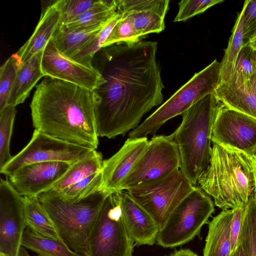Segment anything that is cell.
I'll return each mask as SVG.
<instances>
[{"instance_id":"6da1fadb","label":"cell","mask_w":256,"mask_h":256,"mask_svg":"<svg viewBox=\"0 0 256 256\" xmlns=\"http://www.w3.org/2000/svg\"><path fill=\"white\" fill-rule=\"evenodd\" d=\"M158 42L115 44L102 48L100 69L104 82L96 90L98 136H124L164 100V88L156 60Z\"/></svg>"},{"instance_id":"7a4b0ae2","label":"cell","mask_w":256,"mask_h":256,"mask_svg":"<svg viewBox=\"0 0 256 256\" xmlns=\"http://www.w3.org/2000/svg\"><path fill=\"white\" fill-rule=\"evenodd\" d=\"M96 90L45 76L30 104L35 129L66 142L96 150Z\"/></svg>"},{"instance_id":"3957f363","label":"cell","mask_w":256,"mask_h":256,"mask_svg":"<svg viewBox=\"0 0 256 256\" xmlns=\"http://www.w3.org/2000/svg\"><path fill=\"white\" fill-rule=\"evenodd\" d=\"M209 164L198 184L222 210L244 208L254 194V182L247 154L212 143Z\"/></svg>"},{"instance_id":"277c9868","label":"cell","mask_w":256,"mask_h":256,"mask_svg":"<svg viewBox=\"0 0 256 256\" xmlns=\"http://www.w3.org/2000/svg\"><path fill=\"white\" fill-rule=\"evenodd\" d=\"M224 105L214 94L206 95L182 114L180 124L171 134L180 155V170L193 186L209 164L212 128Z\"/></svg>"},{"instance_id":"5b68a950","label":"cell","mask_w":256,"mask_h":256,"mask_svg":"<svg viewBox=\"0 0 256 256\" xmlns=\"http://www.w3.org/2000/svg\"><path fill=\"white\" fill-rule=\"evenodd\" d=\"M110 194L100 188L78 200L68 201L48 190L38 198L60 238L73 251L87 256L90 236L104 202Z\"/></svg>"},{"instance_id":"8992f818","label":"cell","mask_w":256,"mask_h":256,"mask_svg":"<svg viewBox=\"0 0 256 256\" xmlns=\"http://www.w3.org/2000/svg\"><path fill=\"white\" fill-rule=\"evenodd\" d=\"M220 62L216 59L193 76L169 99L129 133V137H146L154 134L166 122L182 114L194 103L210 94L220 84Z\"/></svg>"},{"instance_id":"52a82bcc","label":"cell","mask_w":256,"mask_h":256,"mask_svg":"<svg viewBox=\"0 0 256 256\" xmlns=\"http://www.w3.org/2000/svg\"><path fill=\"white\" fill-rule=\"evenodd\" d=\"M214 212V204L200 187L192 190L172 212L158 232L156 242L163 248L182 245L199 234Z\"/></svg>"},{"instance_id":"ba28073f","label":"cell","mask_w":256,"mask_h":256,"mask_svg":"<svg viewBox=\"0 0 256 256\" xmlns=\"http://www.w3.org/2000/svg\"><path fill=\"white\" fill-rule=\"evenodd\" d=\"M134 242L123 220L118 192L112 193L90 236L87 256H132Z\"/></svg>"},{"instance_id":"9c48e42d","label":"cell","mask_w":256,"mask_h":256,"mask_svg":"<svg viewBox=\"0 0 256 256\" xmlns=\"http://www.w3.org/2000/svg\"><path fill=\"white\" fill-rule=\"evenodd\" d=\"M180 166V153L172 136H154L122 184L120 192L161 181Z\"/></svg>"},{"instance_id":"30bf717a","label":"cell","mask_w":256,"mask_h":256,"mask_svg":"<svg viewBox=\"0 0 256 256\" xmlns=\"http://www.w3.org/2000/svg\"><path fill=\"white\" fill-rule=\"evenodd\" d=\"M194 187L178 170L161 181L127 191L150 214L160 230Z\"/></svg>"},{"instance_id":"8fae6325","label":"cell","mask_w":256,"mask_h":256,"mask_svg":"<svg viewBox=\"0 0 256 256\" xmlns=\"http://www.w3.org/2000/svg\"><path fill=\"white\" fill-rule=\"evenodd\" d=\"M92 150L35 129L28 144L0 168V172L9 178L22 166L32 163L62 162L72 164Z\"/></svg>"},{"instance_id":"7c38bea8","label":"cell","mask_w":256,"mask_h":256,"mask_svg":"<svg viewBox=\"0 0 256 256\" xmlns=\"http://www.w3.org/2000/svg\"><path fill=\"white\" fill-rule=\"evenodd\" d=\"M22 196L9 180H0V254L19 256L25 229Z\"/></svg>"},{"instance_id":"4fadbf2b","label":"cell","mask_w":256,"mask_h":256,"mask_svg":"<svg viewBox=\"0 0 256 256\" xmlns=\"http://www.w3.org/2000/svg\"><path fill=\"white\" fill-rule=\"evenodd\" d=\"M41 68L44 76L96 90L104 82L99 70L78 62L62 52L52 38L42 54Z\"/></svg>"},{"instance_id":"5bb4252c","label":"cell","mask_w":256,"mask_h":256,"mask_svg":"<svg viewBox=\"0 0 256 256\" xmlns=\"http://www.w3.org/2000/svg\"><path fill=\"white\" fill-rule=\"evenodd\" d=\"M212 142L250 154L256 146V118L224 105L214 122Z\"/></svg>"},{"instance_id":"9a60e30c","label":"cell","mask_w":256,"mask_h":256,"mask_svg":"<svg viewBox=\"0 0 256 256\" xmlns=\"http://www.w3.org/2000/svg\"><path fill=\"white\" fill-rule=\"evenodd\" d=\"M70 165L62 162L26 164L9 177V180L21 196L38 197L48 190L62 176Z\"/></svg>"},{"instance_id":"2e32d148","label":"cell","mask_w":256,"mask_h":256,"mask_svg":"<svg viewBox=\"0 0 256 256\" xmlns=\"http://www.w3.org/2000/svg\"><path fill=\"white\" fill-rule=\"evenodd\" d=\"M148 142L147 137L129 138L117 152L104 160L100 188L110 193L120 192L122 184L144 152Z\"/></svg>"},{"instance_id":"e0dca14e","label":"cell","mask_w":256,"mask_h":256,"mask_svg":"<svg viewBox=\"0 0 256 256\" xmlns=\"http://www.w3.org/2000/svg\"><path fill=\"white\" fill-rule=\"evenodd\" d=\"M116 2L118 12L131 18L140 38L164 30L169 0H116Z\"/></svg>"},{"instance_id":"ac0fdd59","label":"cell","mask_w":256,"mask_h":256,"mask_svg":"<svg viewBox=\"0 0 256 256\" xmlns=\"http://www.w3.org/2000/svg\"><path fill=\"white\" fill-rule=\"evenodd\" d=\"M118 194L123 220L134 242L138 246L152 245L160 230L154 219L128 192Z\"/></svg>"},{"instance_id":"d6986e66","label":"cell","mask_w":256,"mask_h":256,"mask_svg":"<svg viewBox=\"0 0 256 256\" xmlns=\"http://www.w3.org/2000/svg\"><path fill=\"white\" fill-rule=\"evenodd\" d=\"M58 0L52 1L42 12L40 20L30 37L15 54L22 66L34 54L43 50L60 26L61 12Z\"/></svg>"},{"instance_id":"ffe728a7","label":"cell","mask_w":256,"mask_h":256,"mask_svg":"<svg viewBox=\"0 0 256 256\" xmlns=\"http://www.w3.org/2000/svg\"><path fill=\"white\" fill-rule=\"evenodd\" d=\"M232 209L222 210L208 223L203 256H230Z\"/></svg>"},{"instance_id":"44dd1931","label":"cell","mask_w":256,"mask_h":256,"mask_svg":"<svg viewBox=\"0 0 256 256\" xmlns=\"http://www.w3.org/2000/svg\"><path fill=\"white\" fill-rule=\"evenodd\" d=\"M44 50L34 54L18 70L7 106L16 107L23 103L38 82L44 76L41 68Z\"/></svg>"},{"instance_id":"7402d4cb","label":"cell","mask_w":256,"mask_h":256,"mask_svg":"<svg viewBox=\"0 0 256 256\" xmlns=\"http://www.w3.org/2000/svg\"><path fill=\"white\" fill-rule=\"evenodd\" d=\"M103 162L102 153L96 150H92L83 158L71 164L62 176L48 190L59 192L102 170Z\"/></svg>"},{"instance_id":"603a6c76","label":"cell","mask_w":256,"mask_h":256,"mask_svg":"<svg viewBox=\"0 0 256 256\" xmlns=\"http://www.w3.org/2000/svg\"><path fill=\"white\" fill-rule=\"evenodd\" d=\"M26 228L39 236L60 239L56 228L37 196H22Z\"/></svg>"},{"instance_id":"cb8c5ba5","label":"cell","mask_w":256,"mask_h":256,"mask_svg":"<svg viewBox=\"0 0 256 256\" xmlns=\"http://www.w3.org/2000/svg\"><path fill=\"white\" fill-rule=\"evenodd\" d=\"M66 29L59 26L52 38L58 49L71 58L106 26Z\"/></svg>"},{"instance_id":"d4e9b609","label":"cell","mask_w":256,"mask_h":256,"mask_svg":"<svg viewBox=\"0 0 256 256\" xmlns=\"http://www.w3.org/2000/svg\"><path fill=\"white\" fill-rule=\"evenodd\" d=\"M214 94L226 106L256 118V94L246 85L233 88L219 85Z\"/></svg>"},{"instance_id":"484cf974","label":"cell","mask_w":256,"mask_h":256,"mask_svg":"<svg viewBox=\"0 0 256 256\" xmlns=\"http://www.w3.org/2000/svg\"><path fill=\"white\" fill-rule=\"evenodd\" d=\"M22 245L38 256H85L72 250L61 239L38 236L27 228Z\"/></svg>"},{"instance_id":"4316f807","label":"cell","mask_w":256,"mask_h":256,"mask_svg":"<svg viewBox=\"0 0 256 256\" xmlns=\"http://www.w3.org/2000/svg\"><path fill=\"white\" fill-rule=\"evenodd\" d=\"M117 13L116 0H99L92 8L72 21L60 26L71 30L94 26H104Z\"/></svg>"},{"instance_id":"83f0119b","label":"cell","mask_w":256,"mask_h":256,"mask_svg":"<svg viewBox=\"0 0 256 256\" xmlns=\"http://www.w3.org/2000/svg\"><path fill=\"white\" fill-rule=\"evenodd\" d=\"M243 36L242 13H238L232 30L228 46L220 62V84L226 83L233 72L238 55L244 45ZM219 84V85H220Z\"/></svg>"},{"instance_id":"f1b7e54d","label":"cell","mask_w":256,"mask_h":256,"mask_svg":"<svg viewBox=\"0 0 256 256\" xmlns=\"http://www.w3.org/2000/svg\"><path fill=\"white\" fill-rule=\"evenodd\" d=\"M256 71V58L253 48L248 43L242 48L228 81L220 85L236 88L246 84ZM219 86V85H218Z\"/></svg>"},{"instance_id":"f546056e","label":"cell","mask_w":256,"mask_h":256,"mask_svg":"<svg viewBox=\"0 0 256 256\" xmlns=\"http://www.w3.org/2000/svg\"><path fill=\"white\" fill-rule=\"evenodd\" d=\"M121 18L122 14L118 11L115 16L71 58L84 65L94 66L92 62L94 55L102 48L104 42Z\"/></svg>"},{"instance_id":"4dcf8cb0","label":"cell","mask_w":256,"mask_h":256,"mask_svg":"<svg viewBox=\"0 0 256 256\" xmlns=\"http://www.w3.org/2000/svg\"><path fill=\"white\" fill-rule=\"evenodd\" d=\"M238 242L246 256H256V202L254 194L246 208Z\"/></svg>"},{"instance_id":"1f68e13d","label":"cell","mask_w":256,"mask_h":256,"mask_svg":"<svg viewBox=\"0 0 256 256\" xmlns=\"http://www.w3.org/2000/svg\"><path fill=\"white\" fill-rule=\"evenodd\" d=\"M16 110L6 106L0 111V168L11 159L10 146Z\"/></svg>"},{"instance_id":"d6a6232c","label":"cell","mask_w":256,"mask_h":256,"mask_svg":"<svg viewBox=\"0 0 256 256\" xmlns=\"http://www.w3.org/2000/svg\"><path fill=\"white\" fill-rule=\"evenodd\" d=\"M102 180V173L100 170L59 192H54L64 200L77 201L100 189Z\"/></svg>"},{"instance_id":"836d02e7","label":"cell","mask_w":256,"mask_h":256,"mask_svg":"<svg viewBox=\"0 0 256 256\" xmlns=\"http://www.w3.org/2000/svg\"><path fill=\"white\" fill-rule=\"evenodd\" d=\"M22 64L13 54L0 68V111L6 106L10 93L15 82L17 73Z\"/></svg>"},{"instance_id":"e575fe53","label":"cell","mask_w":256,"mask_h":256,"mask_svg":"<svg viewBox=\"0 0 256 256\" xmlns=\"http://www.w3.org/2000/svg\"><path fill=\"white\" fill-rule=\"evenodd\" d=\"M140 39L131 18L122 14L121 18L114 28L102 48L118 43L132 44L140 41Z\"/></svg>"},{"instance_id":"d590c367","label":"cell","mask_w":256,"mask_h":256,"mask_svg":"<svg viewBox=\"0 0 256 256\" xmlns=\"http://www.w3.org/2000/svg\"><path fill=\"white\" fill-rule=\"evenodd\" d=\"M99 0H58L61 12L60 26L64 25L94 7Z\"/></svg>"},{"instance_id":"8d00e7d4","label":"cell","mask_w":256,"mask_h":256,"mask_svg":"<svg viewBox=\"0 0 256 256\" xmlns=\"http://www.w3.org/2000/svg\"><path fill=\"white\" fill-rule=\"evenodd\" d=\"M224 0H182L178 4L179 10L174 21L184 22L190 18L204 12L210 7L221 2Z\"/></svg>"},{"instance_id":"74e56055","label":"cell","mask_w":256,"mask_h":256,"mask_svg":"<svg viewBox=\"0 0 256 256\" xmlns=\"http://www.w3.org/2000/svg\"><path fill=\"white\" fill-rule=\"evenodd\" d=\"M244 44L256 36V0H246L242 10Z\"/></svg>"},{"instance_id":"f35d334b","label":"cell","mask_w":256,"mask_h":256,"mask_svg":"<svg viewBox=\"0 0 256 256\" xmlns=\"http://www.w3.org/2000/svg\"><path fill=\"white\" fill-rule=\"evenodd\" d=\"M246 208H240L232 209L233 214L230 225V238L232 253L239 244V236L241 231Z\"/></svg>"},{"instance_id":"ab89813d","label":"cell","mask_w":256,"mask_h":256,"mask_svg":"<svg viewBox=\"0 0 256 256\" xmlns=\"http://www.w3.org/2000/svg\"><path fill=\"white\" fill-rule=\"evenodd\" d=\"M247 156L249 159L254 175V196L256 202V158L250 154H247Z\"/></svg>"},{"instance_id":"60d3db41","label":"cell","mask_w":256,"mask_h":256,"mask_svg":"<svg viewBox=\"0 0 256 256\" xmlns=\"http://www.w3.org/2000/svg\"><path fill=\"white\" fill-rule=\"evenodd\" d=\"M168 256H199L190 249L175 250Z\"/></svg>"},{"instance_id":"b9f144b4","label":"cell","mask_w":256,"mask_h":256,"mask_svg":"<svg viewBox=\"0 0 256 256\" xmlns=\"http://www.w3.org/2000/svg\"><path fill=\"white\" fill-rule=\"evenodd\" d=\"M244 85L256 94V71L250 80Z\"/></svg>"},{"instance_id":"7bdbcfd3","label":"cell","mask_w":256,"mask_h":256,"mask_svg":"<svg viewBox=\"0 0 256 256\" xmlns=\"http://www.w3.org/2000/svg\"><path fill=\"white\" fill-rule=\"evenodd\" d=\"M230 256H246L242 246L240 242L236 249L233 252Z\"/></svg>"},{"instance_id":"ee69618b","label":"cell","mask_w":256,"mask_h":256,"mask_svg":"<svg viewBox=\"0 0 256 256\" xmlns=\"http://www.w3.org/2000/svg\"><path fill=\"white\" fill-rule=\"evenodd\" d=\"M19 256H32L28 252L27 250L25 248L22 246L20 248V254Z\"/></svg>"},{"instance_id":"f6af8a7d","label":"cell","mask_w":256,"mask_h":256,"mask_svg":"<svg viewBox=\"0 0 256 256\" xmlns=\"http://www.w3.org/2000/svg\"><path fill=\"white\" fill-rule=\"evenodd\" d=\"M248 44L254 50H256V36L251 39Z\"/></svg>"},{"instance_id":"bcb514c9","label":"cell","mask_w":256,"mask_h":256,"mask_svg":"<svg viewBox=\"0 0 256 256\" xmlns=\"http://www.w3.org/2000/svg\"><path fill=\"white\" fill-rule=\"evenodd\" d=\"M250 154H251L252 155V156H254V157H255L256 158V148L254 149V150L252 151V152H251Z\"/></svg>"},{"instance_id":"7dc6e473","label":"cell","mask_w":256,"mask_h":256,"mask_svg":"<svg viewBox=\"0 0 256 256\" xmlns=\"http://www.w3.org/2000/svg\"><path fill=\"white\" fill-rule=\"evenodd\" d=\"M254 54H255V56H256V50H254Z\"/></svg>"},{"instance_id":"c3c4849f","label":"cell","mask_w":256,"mask_h":256,"mask_svg":"<svg viewBox=\"0 0 256 256\" xmlns=\"http://www.w3.org/2000/svg\"><path fill=\"white\" fill-rule=\"evenodd\" d=\"M0 256H5L4 255L2 254H0Z\"/></svg>"}]
</instances>
